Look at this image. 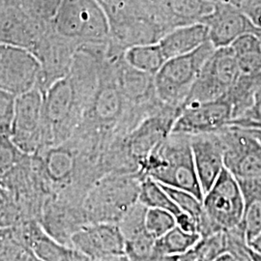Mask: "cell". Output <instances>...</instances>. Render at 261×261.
I'll return each instance as SVG.
<instances>
[{"label": "cell", "mask_w": 261, "mask_h": 261, "mask_svg": "<svg viewBox=\"0 0 261 261\" xmlns=\"http://www.w3.org/2000/svg\"><path fill=\"white\" fill-rule=\"evenodd\" d=\"M139 172L163 186L184 190L203 198L188 135L171 133L140 164Z\"/></svg>", "instance_id": "obj_1"}, {"label": "cell", "mask_w": 261, "mask_h": 261, "mask_svg": "<svg viewBox=\"0 0 261 261\" xmlns=\"http://www.w3.org/2000/svg\"><path fill=\"white\" fill-rule=\"evenodd\" d=\"M140 172H111L99 178L83 200L86 223L119 224L122 218L139 201Z\"/></svg>", "instance_id": "obj_2"}, {"label": "cell", "mask_w": 261, "mask_h": 261, "mask_svg": "<svg viewBox=\"0 0 261 261\" xmlns=\"http://www.w3.org/2000/svg\"><path fill=\"white\" fill-rule=\"evenodd\" d=\"M50 25L80 47L108 45L111 40L109 16L96 0H64Z\"/></svg>", "instance_id": "obj_3"}, {"label": "cell", "mask_w": 261, "mask_h": 261, "mask_svg": "<svg viewBox=\"0 0 261 261\" xmlns=\"http://www.w3.org/2000/svg\"><path fill=\"white\" fill-rule=\"evenodd\" d=\"M215 47L207 41L195 51L168 59L154 75L159 99L181 110L198 74Z\"/></svg>", "instance_id": "obj_4"}, {"label": "cell", "mask_w": 261, "mask_h": 261, "mask_svg": "<svg viewBox=\"0 0 261 261\" xmlns=\"http://www.w3.org/2000/svg\"><path fill=\"white\" fill-rule=\"evenodd\" d=\"M242 75L237 57L230 47L215 48L202 66L192 89L182 105L188 107L224 97Z\"/></svg>", "instance_id": "obj_5"}, {"label": "cell", "mask_w": 261, "mask_h": 261, "mask_svg": "<svg viewBox=\"0 0 261 261\" xmlns=\"http://www.w3.org/2000/svg\"><path fill=\"white\" fill-rule=\"evenodd\" d=\"M210 234L240 227L244 196L239 181L224 168L202 198Z\"/></svg>", "instance_id": "obj_6"}, {"label": "cell", "mask_w": 261, "mask_h": 261, "mask_svg": "<svg viewBox=\"0 0 261 261\" xmlns=\"http://www.w3.org/2000/svg\"><path fill=\"white\" fill-rule=\"evenodd\" d=\"M11 140L22 153L37 152L54 143L44 112V92L35 88L17 98Z\"/></svg>", "instance_id": "obj_7"}, {"label": "cell", "mask_w": 261, "mask_h": 261, "mask_svg": "<svg viewBox=\"0 0 261 261\" xmlns=\"http://www.w3.org/2000/svg\"><path fill=\"white\" fill-rule=\"evenodd\" d=\"M180 112V109L166 105L144 118L123 139L124 149L137 168L140 169V164L171 134Z\"/></svg>", "instance_id": "obj_8"}, {"label": "cell", "mask_w": 261, "mask_h": 261, "mask_svg": "<svg viewBox=\"0 0 261 261\" xmlns=\"http://www.w3.org/2000/svg\"><path fill=\"white\" fill-rule=\"evenodd\" d=\"M42 71L37 56L24 47L0 44V89L19 96L38 88Z\"/></svg>", "instance_id": "obj_9"}, {"label": "cell", "mask_w": 261, "mask_h": 261, "mask_svg": "<svg viewBox=\"0 0 261 261\" xmlns=\"http://www.w3.org/2000/svg\"><path fill=\"white\" fill-rule=\"evenodd\" d=\"M224 148V168L237 180L261 177V144L246 130L228 125L220 130Z\"/></svg>", "instance_id": "obj_10"}, {"label": "cell", "mask_w": 261, "mask_h": 261, "mask_svg": "<svg viewBox=\"0 0 261 261\" xmlns=\"http://www.w3.org/2000/svg\"><path fill=\"white\" fill-rule=\"evenodd\" d=\"M50 30V23L33 19L8 0H0L1 45L24 47L35 53Z\"/></svg>", "instance_id": "obj_11"}, {"label": "cell", "mask_w": 261, "mask_h": 261, "mask_svg": "<svg viewBox=\"0 0 261 261\" xmlns=\"http://www.w3.org/2000/svg\"><path fill=\"white\" fill-rule=\"evenodd\" d=\"M233 118L232 106L224 95L214 101L183 109L171 133L195 136L223 130Z\"/></svg>", "instance_id": "obj_12"}, {"label": "cell", "mask_w": 261, "mask_h": 261, "mask_svg": "<svg viewBox=\"0 0 261 261\" xmlns=\"http://www.w3.org/2000/svg\"><path fill=\"white\" fill-rule=\"evenodd\" d=\"M70 241L90 261L125 253V238L117 224L86 223L75 229Z\"/></svg>", "instance_id": "obj_13"}, {"label": "cell", "mask_w": 261, "mask_h": 261, "mask_svg": "<svg viewBox=\"0 0 261 261\" xmlns=\"http://www.w3.org/2000/svg\"><path fill=\"white\" fill-rule=\"evenodd\" d=\"M208 28L209 41L215 48L229 47L245 33H256L259 28L236 5L216 2L213 11L201 21Z\"/></svg>", "instance_id": "obj_14"}, {"label": "cell", "mask_w": 261, "mask_h": 261, "mask_svg": "<svg viewBox=\"0 0 261 261\" xmlns=\"http://www.w3.org/2000/svg\"><path fill=\"white\" fill-rule=\"evenodd\" d=\"M190 137L196 173L204 196L224 168V143L220 130Z\"/></svg>", "instance_id": "obj_15"}, {"label": "cell", "mask_w": 261, "mask_h": 261, "mask_svg": "<svg viewBox=\"0 0 261 261\" xmlns=\"http://www.w3.org/2000/svg\"><path fill=\"white\" fill-rule=\"evenodd\" d=\"M207 41H209L208 28L202 22H197L170 30L158 43L168 60L191 54Z\"/></svg>", "instance_id": "obj_16"}, {"label": "cell", "mask_w": 261, "mask_h": 261, "mask_svg": "<svg viewBox=\"0 0 261 261\" xmlns=\"http://www.w3.org/2000/svg\"><path fill=\"white\" fill-rule=\"evenodd\" d=\"M244 196L242 228L248 244L261 233V177L238 180Z\"/></svg>", "instance_id": "obj_17"}, {"label": "cell", "mask_w": 261, "mask_h": 261, "mask_svg": "<svg viewBox=\"0 0 261 261\" xmlns=\"http://www.w3.org/2000/svg\"><path fill=\"white\" fill-rule=\"evenodd\" d=\"M28 233L30 249L41 261H90L74 247L55 241L42 230L31 227Z\"/></svg>", "instance_id": "obj_18"}, {"label": "cell", "mask_w": 261, "mask_h": 261, "mask_svg": "<svg viewBox=\"0 0 261 261\" xmlns=\"http://www.w3.org/2000/svg\"><path fill=\"white\" fill-rule=\"evenodd\" d=\"M123 57L130 67L152 75H156L167 61L159 43L128 47L124 51Z\"/></svg>", "instance_id": "obj_19"}, {"label": "cell", "mask_w": 261, "mask_h": 261, "mask_svg": "<svg viewBox=\"0 0 261 261\" xmlns=\"http://www.w3.org/2000/svg\"><path fill=\"white\" fill-rule=\"evenodd\" d=\"M201 238L200 234L186 231L176 225L156 240V251L161 254L181 256L193 250Z\"/></svg>", "instance_id": "obj_20"}, {"label": "cell", "mask_w": 261, "mask_h": 261, "mask_svg": "<svg viewBox=\"0 0 261 261\" xmlns=\"http://www.w3.org/2000/svg\"><path fill=\"white\" fill-rule=\"evenodd\" d=\"M139 202L146 208L166 210L177 217L182 212L168 195L166 189L152 178L145 177L140 184Z\"/></svg>", "instance_id": "obj_21"}, {"label": "cell", "mask_w": 261, "mask_h": 261, "mask_svg": "<svg viewBox=\"0 0 261 261\" xmlns=\"http://www.w3.org/2000/svg\"><path fill=\"white\" fill-rule=\"evenodd\" d=\"M11 4L21 10L38 21L50 23L64 0H8Z\"/></svg>", "instance_id": "obj_22"}, {"label": "cell", "mask_w": 261, "mask_h": 261, "mask_svg": "<svg viewBox=\"0 0 261 261\" xmlns=\"http://www.w3.org/2000/svg\"><path fill=\"white\" fill-rule=\"evenodd\" d=\"M21 153L10 136L0 134V184L7 182L15 172Z\"/></svg>", "instance_id": "obj_23"}, {"label": "cell", "mask_w": 261, "mask_h": 261, "mask_svg": "<svg viewBox=\"0 0 261 261\" xmlns=\"http://www.w3.org/2000/svg\"><path fill=\"white\" fill-rule=\"evenodd\" d=\"M176 225V217L172 213L157 208H147L145 227L154 239L157 240Z\"/></svg>", "instance_id": "obj_24"}, {"label": "cell", "mask_w": 261, "mask_h": 261, "mask_svg": "<svg viewBox=\"0 0 261 261\" xmlns=\"http://www.w3.org/2000/svg\"><path fill=\"white\" fill-rule=\"evenodd\" d=\"M18 96L0 89V134L11 136Z\"/></svg>", "instance_id": "obj_25"}, {"label": "cell", "mask_w": 261, "mask_h": 261, "mask_svg": "<svg viewBox=\"0 0 261 261\" xmlns=\"http://www.w3.org/2000/svg\"><path fill=\"white\" fill-rule=\"evenodd\" d=\"M232 48L236 56H244L247 54L261 50L259 39L256 33H245L237 38L229 46Z\"/></svg>", "instance_id": "obj_26"}, {"label": "cell", "mask_w": 261, "mask_h": 261, "mask_svg": "<svg viewBox=\"0 0 261 261\" xmlns=\"http://www.w3.org/2000/svg\"><path fill=\"white\" fill-rule=\"evenodd\" d=\"M236 57L242 75H252L261 73V50Z\"/></svg>", "instance_id": "obj_27"}, {"label": "cell", "mask_w": 261, "mask_h": 261, "mask_svg": "<svg viewBox=\"0 0 261 261\" xmlns=\"http://www.w3.org/2000/svg\"><path fill=\"white\" fill-rule=\"evenodd\" d=\"M240 8L253 25L261 29V0H247Z\"/></svg>", "instance_id": "obj_28"}, {"label": "cell", "mask_w": 261, "mask_h": 261, "mask_svg": "<svg viewBox=\"0 0 261 261\" xmlns=\"http://www.w3.org/2000/svg\"><path fill=\"white\" fill-rule=\"evenodd\" d=\"M179 261H208V259H207L203 251L199 248L198 243H197L196 247L193 250L181 255Z\"/></svg>", "instance_id": "obj_29"}, {"label": "cell", "mask_w": 261, "mask_h": 261, "mask_svg": "<svg viewBox=\"0 0 261 261\" xmlns=\"http://www.w3.org/2000/svg\"><path fill=\"white\" fill-rule=\"evenodd\" d=\"M180 257L181 256L166 255V254H161L158 252H156L152 256H150L147 259H144L142 261H179Z\"/></svg>", "instance_id": "obj_30"}, {"label": "cell", "mask_w": 261, "mask_h": 261, "mask_svg": "<svg viewBox=\"0 0 261 261\" xmlns=\"http://www.w3.org/2000/svg\"><path fill=\"white\" fill-rule=\"evenodd\" d=\"M93 261H130V258L126 253H120V254H114V255H110L106 256L100 259H96Z\"/></svg>", "instance_id": "obj_31"}, {"label": "cell", "mask_w": 261, "mask_h": 261, "mask_svg": "<svg viewBox=\"0 0 261 261\" xmlns=\"http://www.w3.org/2000/svg\"><path fill=\"white\" fill-rule=\"evenodd\" d=\"M244 130H246L249 135H251L253 139H255L261 144V128H258V129L252 128V129H244Z\"/></svg>", "instance_id": "obj_32"}, {"label": "cell", "mask_w": 261, "mask_h": 261, "mask_svg": "<svg viewBox=\"0 0 261 261\" xmlns=\"http://www.w3.org/2000/svg\"><path fill=\"white\" fill-rule=\"evenodd\" d=\"M249 246L252 248V250L259 252L261 254V233L252 243H250Z\"/></svg>", "instance_id": "obj_33"}, {"label": "cell", "mask_w": 261, "mask_h": 261, "mask_svg": "<svg viewBox=\"0 0 261 261\" xmlns=\"http://www.w3.org/2000/svg\"><path fill=\"white\" fill-rule=\"evenodd\" d=\"M256 35H257V37L259 39V43H260L261 47V29H258V31L256 32Z\"/></svg>", "instance_id": "obj_34"}, {"label": "cell", "mask_w": 261, "mask_h": 261, "mask_svg": "<svg viewBox=\"0 0 261 261\" xmlns=\"http://www.w3.org/2000/svg\"><path fill=\"white\" fill-rule=\"evenodd\" d=\"M257 128H261V122L258 124V127H257Z\"/></svg>", "instance_id": "obj_35"}]
</instances>
